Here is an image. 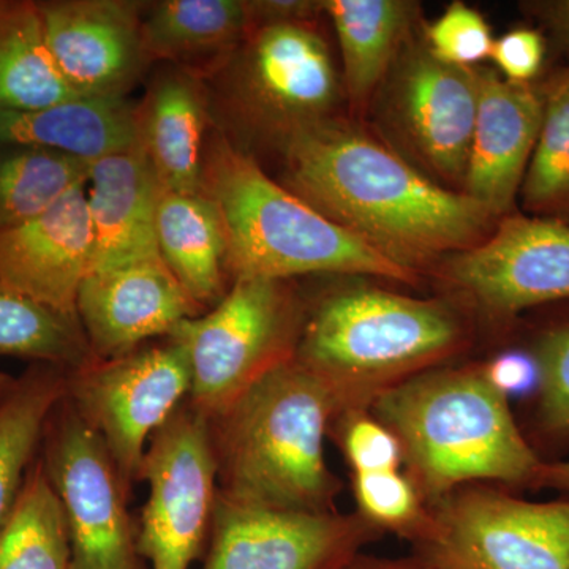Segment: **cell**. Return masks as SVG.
I'll return each instance as SVG.
<instances>
[{
    "label": "cell",
    "mask_w": 569,
    "mask_h": 569,
    "mask_svg": "<svg viewBox=\"0 0 569 569\" xmlns=\"http://www.w3.org/2000/svg\"><path fill=\"white\" fill-rule=\"evenodd\" d=\"M328 433L342 449L351 473L397 470L403 462L399 440L370 410L337 415Z\"/></svg>",
    "instance_id": "obj_33"
},
{
    "label": "cell",
    "mask_w": 569,
    "mask_h": 569,
    "mask_svg": "<svg viewBox=\"0 0 569 569\" xmlns=\"http://www.w3.org/2000/svg\"><path fill=\"white\" fill-rule=\"evenodd\" d=\"M467 342L456 307L367 284L328 291L309 305L295 359L343 411L370 410L408 378L440 367Z\"/></svg>",
    "instance_id": "obj_4"
},
{
    "label": "cell",
    "mask_w": 569,
    "mask_h": 569,
    "mask_svg": "<svg viewBox=\"0 0 569 569\" xmlns=\"http://www.w3.org/2000/svg\"><path fill=\"white\" fill-rule=\"evenodd\" d=\"M440 274L492 320L569 301V222L505 217L477 246L449 254Z\"/></svg>",
    "instance_id": "obj_12"
},
{
    "label": "cell",
    "mask_w": 569,
    "mask_h": 569,
    "mask_svg": "<svg viewBox=\"0 0 569 569\" xmlns=\"http://www.w3.org/2000/svg\"><path fill=\"white\" fill-rule=\"evenodd\" d=\"M358 515L380 531L417 542L430 523V508L410 478L397 470L351 473Z\"/></svg>",
    "instance_id": "obj_32"
},
{
    "label": "cell",
    "mask_w": 569,
    "mask_h": 569,
    "mask_svg": "<svg viewBox=\"0 0 569 569\" xmlns=\"http://www.w3.org/2000/svg\"><path fill=\"white\" fill-rule=\"evenodd\" d=\"M0 569H70L66 516L40 455L0 527Z\"/></svg>",
    "instance_id": "obj_27"
},
{
    "label": "cell",
    "mask_w": 569,
    "mask_h": 569,
    "mask_svg": "<svg viewBox=\"0 0 569 569\" xmlns=\"http://www.w3.org/2000/svg\"><path fill=\"white\" fill-rule=\"evenodd\" d=\"M91 163L32 146L0 144V233L28 222L89 179Z\"/></svg>",
    "instance_id": "obj_28"
},
{
    "label": "cell",
    "mask_w": 569,
    "mask_h": 569,
    "mask_svg": "<svg viewBox=\"0 0 569 569\" xmlns=\"http://www.w3.org/2000/svg\"><path fill=\"white\" fill-rule=\"evenodd\" d=\"M190 391L189 359L170 337L67 372V399L107 445L129 493L140 482L152 437L189 400Z\"/></svg>",
    "instance_id": "obj_9"
},
{
    "label": "cell",
    "mask_w": 569,
    "mask_h": 569,
    "mask_svg": "<svg viewBox=\"0 0 569 569\" xmlns=\"http://www.w3.org/2000/svg\"><path fill=\"white\" fill-rule=\"evenodd\" d=\"M250 28L279 22H316L323 13L321 2L313 0H254L247 2Z\"/></svg>",
    "instance_id": "obj_36"
},
{
    "label": "cell",
    "mask_w": 569,
    "mask_h": 569,
    "mask_svg": "<svg viewBox=\"0 0 569 569\" xmlns=\"http://www.w3.org/2000/svg\"><path fill=\"white\" fill-rule=\"evenodd\" d=\"M309 305L291 280L236 279L219 305L171 331L189 359V403L211 419L295 359Z\"/></svg>",
    "instance_id": "obj_7"
},
{
    "label": "cell",
    "mask_w": 569,
    "mask_h": 569,
    "mask_svg": "<svg viewBox=\"0 0 569 569\" xmlns=\"http://www.w3.org/2000/svg\"><path fill=\"white\" fill-rule=\"evenodd\" d=\"M321 7L335 24L348 97L365 104L391 69L415 6L403 0H325Z\"/></svg>",
    "instance_id": "obj_24"
},
{
    "label": "cell",
    "mask_w": 569,
    "mask_h": 569,
    "mask_svg": "<svg viewBox=\"0 0 569 569\" xmlns=\"http://www.w3.org/2000/svg\"><path fill=\"white\" fill-rule=\"evenodd\" d=\"M381 537L358 512L277 511L217 493L203 569H343Z\"/></svg>",
    "instance_id": "obj_13"
},
{
    "label": "cell",
    "mask_w": 569,
    "mask_h": 569,
    "mask_svg": "<svg viewBox=\"0 0 569 569\" xmlns=\"http://www.w3.org/2000/svg\"><path fill=\"white\" fill-rule=\"evenodd\" d=\"M137 144L164 192L203 193L206 142L212 130L203 80L159 66L134 104Z\"/></svg>",
    "instance_id": "obj_19"
},
{
    "label": "cell",
    "mask_w": 569,
    "mask_h": 569,
    "mask_svg": "<svg viewBox=\"0 0 569 569\" xmlns=\"http://www.w3.org/2000/svg\"><path fill=\"white\" fill-rule=\"evenodd\" d=\"M429 508L413 546L437 569H569V497L537 503L471 485Z\"/></svg>",
    "instance_id": "obj_8"
},
{
    "label": "cell",
    "mask_w": 569,
    "mask_h": 569,
    "mask_svg": "<svg viewBox=\"0 0 569 569\" xmlns=\"http://www.w3.org/2000/svg\"><path fill=\"white\" fill-rule=\"evenodd\" d=\"M336 403L296 359L209 422L217 492L244 507L331 512L342 481L325 460Z\"/></svg>",
    "instance_id": "obj_3"
},
{
    "label": "cell",
    "mask_w": 569,
    "mask_h": 569,
    "mask_svg": "<svg viewBox=\"0 0 569 569\" xmlns=\"http://www.w3.org/2000/svg\"><path fill=\"white\" fill-rule=\"evenodd\" d=\"M482 369L490 381L507 396L520 388H535L537 383V369L527 351H511L498 356L489 365L482 366Z\"/></svg>",
    "instance_id": "obj_37"
},
{
    "label": "cell",
    "mask_w": 569,
    "mask_h": 569,
    "mask_svg": "<svg viewBox=\"0 0 569 569\" xmlns=\"http://www.w3.org/2000/svg\"><path fill=\"white\" fill-rule=\"evenodd\" d=\"M77 99L52 59L36 0H0V112Z\"/></svg>",
    "instance_id": "obj_25"
},
{
    "label": "cell",
    "mask_w": 569,
    "mask_h": 569,
    "mask_svg": "<svg viewBox=\"0 0 569 569\" xmlns=\"http://www.w3.org/2000/svg\"><path fill=\"white\" fill-rule=\"evenodd\" d=\"M157 249L164 264L206 310L230 290L228 242L222 217L211 198L163 192L157 206Z\"/></svg>",
    "instance_id": "obj_23"
},
{
    "label": "cell",
    "mask_w": 569,
    "mask_h": 569,
    "mask_svg": "<svg viewBox=\"0 0 569 569\" xmlns=\"http://www.w3.org/2000/svg\"><path fill=\"white\" fill-rule=\"evenodd\" d=\"M140 482L149 488L138 550L152 569H190L208 548L217 471L208 418L189 400L152 437Z\"/></svg>",
    "instance_id": "obj_11"
},
{
    "label": "cell",
    "mask_w": 569,
    "mask_h": 569,
    "mask_svg": "<svg viewBox=\"0 0 569 569\" xmlns=\"http://www.w3.org/2000/svg\"><path fill=\"white\" fill-rule=\"evenodd\" d=\"M66 395V370L31 365L0 403V527L17 505L48 421Z\"/></svg>",
    "instance_id": "obj_26"
},
{
    "label": "cell",
    "mask_w": 569,
    "mask_h": 569,
    "mask_svg": "<svg viewBox=\"0 0 569 569\" xmlns=\"http://www.w3.org/2000/svg\"><path fill=\"white\" fill-rule=\"evenodd\" d=\"M37 7L52 59L78 99H127L151 69L142 2L37 0Z\"/></svg>",
    "instance_id": "obj_14"
},
{
    "label": "cell",
    "mask_w": 569,
    "mask_h": 569,
    "mask_svg": "<svg viewBox=\"0 0 569 569\" xmlns=\"http://www.w3.org/2000/svg\"><path fill=\"white\" fill-rule=\"evenodd\" d=\"M0 356L71 372L96 361L80 318L14 293L0 283Z\"/></svg>",
    "instance_id": "obj_29"
},
{
    "label": "cell",
    "mask_w": 569,
    "mask_h": 569,
    "mask_svg": "<svg viewBox=\"0 0 569 569\" xmlns=\"http://www.w3.org/2000/svg\"><path fill=\"white\" fill-rule=\"evenodd\" d=\"M249 31L244 0H159L141 7L149 63L178 67L203 81L220 70Z\"/></svg>",
    "instance_id": "obj_21"
},
{
    "label": "cell",
    "mask_w": 569,
    "mask_h": 569,
    "mask_svg": "<svg viewBox=\"0 0 569 569\" xmlns=\"http://www.w3.org/2000/svg\"><path fill=\"white\" fill-rule=\"evenodd\" d=\"M488 21L478 10L456 0L426 29V47L441 62L471 69L492 54Z\"/></svg>",
    "instance_id": "obj_34"
},
{
    "label": "cell",
    "mask_w": 569,
    "mask_h": 569,
    "mask_svg": "<svg viewBox=\"0 0 569 569\" xmlns=\"http://www.w3.org/2000/svg\"><path fill=\"white\" fill-rule=\"evenodd\" d=\"M546 54L548 40L541 31L516 28L496 40L490 59L505 80L531 84L545 66Z\"/></svg>",
    "instance_id": "obj_35"
},
{
    "label": "cell",
    "mask_w": 569,
    "mask_h": 569,
    "mask_svg": "<svg viewBox=\"0 0 569 569\" xmlns=\"http://www.w3.org/2000/svg\"><path fill=\"white\" fill-rule=\"evenodd\" d=\"M0 144L32 146L93 163L137 146L134 104L77 99L36 111L0 112Z\"/></svg>",
    "instance_id": "obj_22"
},
{
    "label": "cell",
    "mask_w": 569,
    "mask_h": 569,
    "mask_svg": "<svg viewBox=\"0 0 569 569\" xmlns=\"http://www.w3.org/2000/svg\"><path fill=\"white\" fill-rule=\"evenodd\" d=\"M163 192L138 144L91 163L86 183L93 236L91 272L160 254L156 217Z\"/></svg>",
    "instance_id": "obj_20"
},
{
    "label": "cell",
    "mask_w": 569,
    "mask_h": 569,
    "mask_svg": "<svg viewBox=\"0 0 569 569\" xmlns=\"http://www.w3.org/2000/svg\"><path fill=\"white\" fill-rule=\"evenodd\" d=\"M92 254L84 183L48 211L0 233V283L56 312L78 317V291L91 272Z\"/></svg>",
    "instance_id": "obj_17"
},
{
    "label": "cell",
    "mask_w": 569,
    "mask_h": 569,
    "mask_svg": "<svg viewBox=\"0 0 569 569\" xmlns=\"http://www.w3.org/2000/svg\"><path fill=\"white\" fill-rule=\"evenodd\" d=\"M203 193L222 217L231 283L244 277L372 276L415 283L418 272L318 212L269 178L253 156L213 129L206 142Z\"/></svg>",
    "instance_id": "obj_5"
},
{
    "label": "cell",
    "mask_w": 569,
    "mask_h": 569,
    "mask_svg": "<svg viewBox=\"0 0 569 569\" xmlns=\"http://www.w3.org/2000/svg\"><path fill=\"white\" fill-rule=\"evenodd\" d=\"M370 413L399 440L429 507L479 481L531 489L546 462L482 367H433L378 397Z\"/></svg>",
    "instance_id": "obj_2"
},
{
    "label": "cell",
    "mask_w": 569,
    "mask_h": 569,
    "mask_svg": "<svg viewBox=\"0 0 569 569\" xmlns=\"http://www.w3.org/2000/svg\"><path fill=\"white\" fill-rule=\"evenodd\" d=\"M14 383H17V377L10 376V373L0 370V403H2L3 399L10 395Z\"/></svg>",
    "instance_id": "obj_41"
},
{
    "label": "cell",
    "mask_w": 569,
    "mask_h": 569,
    "mask_svg": "<svg viewBox=\"0 0 569 569\" xmlns=\"http://www.w3.org/2000/svg\"><path fill=\"white\" fill-rule=\"evenodd\" d=\"M541 92V129L520 194L531 216L569 222V66L550 74Z\"/></svg>",
    "instance_id": "obj_30"
},
{
    "label": "cell",
    "mask_w": 569,
    "mask_h": 569,
    "mask_svg": "<svg viewBox=\"0 0 569 569\" xmlns=\"http://www.w3.org/2000/svg\"><path fill=\"white\" fill-rule=\"evenodd\" d=\"M392 118L419 159L448 181L466 179L482 73L413 47L395 74Z\"/></svg>",
    "instance_id": "obj_16"
},
{
    "label": "cell",
    "mask_w": 569,
    "mask_h": 569,
    "mask_svg": "<svg viewBox=\"0 0 569 569\" xmlns=\"http://www.w3.org/2000/svg\"><path fill=\"white\" fill-rule=\"evenodd\" d=\"M213 129L247 153L282 151L296 134L329 121L339 78L316 22L254 26L204 81Z\"/></svg>",
    "instance_id": "obj_6"
},
{
    "label": "cell",
    "mask_w": 569,
    "mask_h": 569,
    "mask_svg": "<svg viewBox=\"0 0 569 569\" xmlns=\"http://www.w3.org/2000/svg\"><path fill=\"white\" fill-rule=\"evenodd\" d=\"M526 351L537 369L526 437L542 458L569 448V318L541 329Z\"/></svg>",
    "instance_id": "obj_31"
},
{
    "label": "cell",
    "mask_w": 569,
    "mask_h": 569,
    "mask_svg": "<svg viewBox=\"0 0 569 569\" xmlns=\"http://www.w3.org/2000/svg\"><path fill=\"white\" fill-rule=\"evenodd\" d=\"M482 73L468 156L466 192L493 217L505 216L522 189L542 121L541 88Z\"/></svg>",
    "instance_id": "obj_18"
},
{
    "label": "cell",
    "mask_w": 569,
    "mask_h": 569,
    "mask_svg": "<svg viewBox=\"0 0 569 569\" xmlns=\"http://www.w3.org/2000/svg\"><path fill=\"white\" fill-rule=\"evenodd\" d=\"M284 187L397 263L449 257L481 242L496 217L430 181L369 134L329 119L280 151Z\"/></svg>",
    "instance_id": "obj_1"
},
{
    "label": "cell",
    "mask_w": 569,
    "mask_h": 569,
    "mask_svg": "<svg viewBox=\"0 0 569 569\" xmlns=\"http://www.w3.org/2000/svg\"><path fill=\"white\" fill-rule=\"evenodd\" d=\"M204 312L160 254L89 272L77 299L78 318L99 361L164 339Z\"/></svg>",
    "instance_id": "obj_15"
},
{
    "label": "cell",
    "mask_w": 569,
    "mask_h": 569,
    "mask_svg": "<svg viewBox=\"0 0 569 569\" xmlns=\"http://www.w3.org/2000/svg\"><path fill=\"white\" fill-rule=\"evenodd\" d=\"M527 6V9L552 33L569 59V0H546Z\"/></svg>",
    "instance_id": "obj_38"
},
{
    "label": "cell",
    "mask_w": 569,
    "mask_h": 569,
    "mask_svg": "<svg viewBox=\"0 0 569 569\" xmlns=\"http://www.w3.org/2000/svg\"><path fill=\"white\" fill-rule=\"evenodd\" d=\"M40 459L66 516L70 569H146L130 493L107 445L67 397L48 421Z\"/></svg>",
    "instance_id": "obj_10"
},
{
    "label": "cell",
    "mask_w": 569,
    "mask_h": 569,
    "mask_svg": "<svg viewBox=\"0 0 569 569\" xmlns=\"http://www.w3.org/2000/svg\"><path fill=\"white\" fill-rule=\"evenodd\" d=\"M531 489L559 490L565 497H569V460L542 463Z\"/></svg>",
    "instance_id": "obj_39"
},
{
    "label": "cell",
    "mask_w": 569,
    "mask_h": 569,
    "mask_svg": "<svg viewBox=\"0 0 569 569\" xmlns=\"http://www.w3.org/2000/svg\"><path fill=\"white\" fill-rule=\"evenodd\" d=\"M343 569H437L426 561L421 559V557L413 553L411 557H407V559H376V557H366L359 553L358 557H355L350 563L347 565Z\"/></svg>",
    "instance_id": "obj_40"
}]
</instances>
